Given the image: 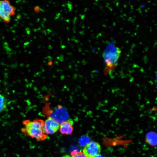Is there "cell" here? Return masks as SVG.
<instances>
[{
	"mask_svg": "<svg viewBox=\"0 0 157 157\" xmlns=\"http://www.w3.org/2000/svg\"><path fill=\"white\" fill-rule=\"evenodd\" d=\"M121 53V49L114 42H111L107 44L102 54L105 65L104 74L107 75L116 67Z\"/></svg>",
	"mask_w": 157,
	"mask_h": 157,
	"instance_id": "cell-1",
	"label": "cell"
},
{
	"mask_svg": "<svg viewBox=\"0 0 157 157\" xmlns=\"http://www.w3.org/2000/svg\"><path fill=\"white\" fill-rule=\"evenodd\" d=\"M44 121L40 119L24 120L21 131L32 138L39 140H44L47 137L44 130Z\"/></svg>",
	"mask_w": 157,
	"mask_h": 157,
	"instance_id": "cell-2",
	"label": "cell"
},
{
	"mask_svg": "<svg viewBox=\"0 0 157 157\" xmlns=\"http://www.w3.org/2000/svg\"><path fill=\"white\" fill-rule=\"evenodd\" d=\"M16 9L7 0L0 1V18L6 23L10 22L11 17L15 14Z\"/></svg>",
	"mask_w": 157,
	"mask_h": 157,
	"instance_id": "cell-3",
	"label": "cell"
},
{
	"mask_svg": "<svg viewBox=\"0 0 157 157\" xmlns=\"http://www.w3.org/2000/svg\"><path fill=\"white\" fill-rule=\"evenodd\" d=\"M49 117L55 120L59 124L69 119V114L66 109L60 106H58L49 113Z\"/></svg>",
	"mask_w": 157,
	"mask_h": 157,
	"instance_id": "cell-4",
	"label": "cell"
},
{
	"mask_svg": "<svg viewBox=\"0 0 157 157\" xmlns=\"http://www.w3.org/2000/svg\"><path fill=\"white\" fill-rule=\"evenodd\" d=\"M101 147L99 143L91 141L84 147L83 152L87 157H96L101 152Z\"/></svg>",
	"mask_w": 157,
	"mask_h": 157,
	"instance_id": "cell-5",
	"label": "cell"
},
{
	"mask_svg": "<svg viewBox=\"0 0 157 157\" xmlns=\"http://www.w3.org/2000/svg\"><path fill=\"white\" fill-rule=\"evenodd\" d=\"M60 124L52 118L49 117L44 121L43 128L47 135L55 133L59 129Z\"/></svg>",
	"mask_w": 157,
	"mask_h": 157,
	"instance_id": "cell-6",
	"label": "cell"
},
{
	"mask_svg": "<svg viewBox=\"0 0 157 157\" xmlns=\"http://www.w3.org/2000/svg\"><path fill=\"white\" fill-rule=\"evenodd\" d=\"M73 122L69 119L61 123L59 130L61 133L64 135H70L73 131Z\"/></svg>",
	"mask_w": 157,
	"mask_h": 157,
	"instance_id": "cell-7",
	"label": "cell"
},
{
	"mask_svg": "<svg viewBox=\"0 0 157 157\" xmlns=\"http://www.w3.org/2000/svg\"><path fill=\"white\" fill-rule=\"evenodd\" d=\"M145 141L147 144L152 147L157 145V133L151 131L148 132L145 136Z\"/></svg>",
	"mask_w": 157,
	"mask_h": 157,
	"instance_id": "cell-8",
	"label": "cell"
},
{
	"mask_svg": "<svg viewBox=\"0 0 157 157\" xmlns=\"http://www.w3.org/2000/svg\"><path fill=\"white\" fill-rule=\"evenodd\" d=\"M7 101L5 96L0 94V113L5 111L7 108Z\"/></svg>",
	"mask_w": 157,
	"mask_h": 157,
	"instance_id": "cell-9",
	"label": "cell"
},
{
	"mask_svg": "<svg viewBox=\"0 0 157 157\" xmlns=\"http://www.w3.org/2000/svg\"><path fill=\"white\" fill-rule=\"evenodd\" d=\"M72 157H87L83 152H77L72 154Z\"/></svg>",
	"mask_w": 157,
	"mask_h": 157,
	"instance_id": "cell-10",
	"label": "cell"
},
{
	"mask_svg": "<svg viewBox=\"0 0 157 157\" xmlns=\"http://www.w3.org/2000/svg\"><path fill=\"white\" fill-rule=\"evenodd\" d=\"M40 8L39 6H36L35 7V10L37 13H38L40 10Z\"/></svg>",
	"mask_w": 157,
	"mask_h": 157,
	"instance_id": "cell-11",
	"label": "cell"
},
{
	"mask_svg": "<svg viewBox=\"0 0 157 157\" xmlns=\"http://www.w3.org/2000/svg\"><path fill=\"white\" fill-rule=\"evenodd\" d=\"M49 48L50 49H52V47L51 45H49Z\"/></svg>",
	"mask_w": 157,
	"mask_h": 157,
	"instance_id": "cell-12",
	"label": "cell"
},
{
	"mask_svg": "<svg viewBox=\"0 0 157 157\" xmlns=\"http://www.w3.org/2000/svg\"><path fill=\"white\" fill-rule=\"evenodd\" d=\"M65 47H66L64 45H62L61 47V48H62V49H64L65 48Z\"/></svg>",
	"mask_w": 157,
	"mask_h": 157,
	"instance_id": "cell-13",
	"label": "cell"
},
{
	"mask_svg": "<svg viewBox=\"0 0 157 157\" xmlns=\"http://www.w3.org/2000/svg\"><path fill=\"white\" fill-rule=\"evenodd\" d=\"M96 157H103L99 154V155H98Z\"/></svg>",
	"mask_w": 157,
	"mask_h": 157,
	"instance_id": "cell-14",
	"label": "cell"
},
{
	"mask_svg": "<svg viewBox=\"0 0 157 157\" xmlns=\"http://www.w3.org/2000/svg\"><path fill=\"white\" fill-rule=\"evenodd\" d=\"M40 19L39 18H38V20H37V21H38H38H40Z\"/></svg>",
	"mask_w": 157,
	"mask_h": 157,
	"instance_id": "cell-15",
	"label": "cell"
},
{
	"mask_svg": "<svg viewBox=\"0 0 157 157\" xmlns=\"http://www.w3.org/2000/svg\"><path fill=\"white\" fill-rule=\"evenodd\" d=\"M156 77H157V75H156Z\"/></svg>",
	"mask_w": 157,
	"mask_h": 157,
	"instance_id": "cell-16",
	"label": "cell"
}]
</instances>
